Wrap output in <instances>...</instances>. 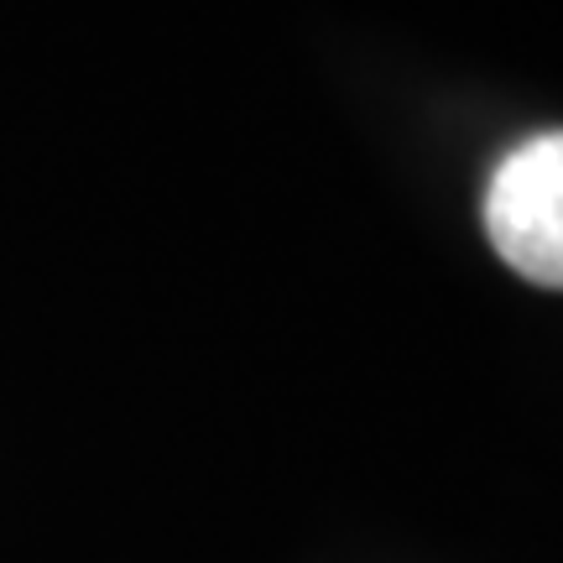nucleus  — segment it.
Segmentation results:
<instances>
[{
    "label": "nucleus",
    "instance_id": "nucleus-1",
    "mask_svg": "<svg viewBox=\"0 0 563 563\" xmlns=\"http://www.w3.org/2000/svg\"><path fill=\"white\" fill-rule=\"evenodd\" d=\"M485 230L506 266L538 287H563V131L506 152L485 188Z\"/></svg>",
    "mask_w": 563,
    "mask_h": 563
}]
</instances>
